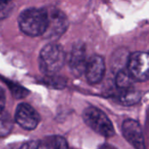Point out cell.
<instances>
[{"label":"cell","instance_id":"1","mask_svg":"<svg viewBox=\"0 0 149 149\" xmlns=\"http://www.w3.org/2000/svg\"><path fill=\"white\" fill-rule=\"evenodd\" d=\"M20 30L31 37L44 35L49 22L48 10L39 8H30L23 10L18 17Z\"/></svg>","mask_w":149,"mask_h":149},{"label":"cell","instance_id":"2","mask_svg":"<svg viewBox=\"0 0 149 149\" xmlns=\"http://www.w3.org/2000/svg\"><path fill=\"white\" fill-rule=\"evenodd\" d=\"M65 52L63 47L58 44H48L40 52L39 67L46 74H52L64 66Z\"/></svg>","mask_w":149,"mask_h":149},{"label":"cell","instance_id":"3","mask_svg":"<svg viewBox=\"0 0 149 149\" xmlns=\"http://www.w3.org/2000/svg\"><path fill=\"white\" fill-rule=\"evenodd\" d=\"M83 119L88 127L104 137L110 138L115 134L113 126L109 118L103 111L96 107L86 108L83 113Z\"/></svg>","mask_w":149,"mask_h":149},{"label":"cell","instance_id":"4","mask_svg":"<svg viewBox=\"0 0 149 149\" xmlns=\"http://www.w3.org/2000/svg\"><path fill=\"white\" fill-rule=\"evenodd\" d=\"M127 72L135 81H146L149 76L148 54L144 52H136L128 56Z\"/></svg>","mask_w":149,"mask_h":149},{"label":"cell","instance_id":"5","mask_svg":"<svg viewBox=\"0 0 149 149\" xmlns=\"http://www.w3.org/2000/svg\"><path fill=\"white\" fill-rule=\"evenodd\" d=\"M15 120L22 128L25 130H33L40 122V115L29 104L21 103L16 109Z\"/></svg>","mask_w":149,"mask_h":149},{"label":"cell","instance_id":"6","mask_svg":"<svg viewBox=\"0 0 149 149\" xmlns=\"http://www.w3.org/2000/svg\"><path fill=\"white\" fill-rule=\"evenodd\" d=\"M48 27L44 35L49 38L60 37L68 27L66 16L58 10H52L50 12L48 11Z\"/></svg>","mask_w":149,"mask_h":149},{"label":"cell","instance_id":"7","mask_svg":"<svg viewBox=\"0 0 149 149\" xmlns=\"http://www.w3.org/2000/svg\"><path fill=\"white\" fill-rule=\"evenodd\" d=\"M122 133L133 147L138 149L145 148L142 128L138 121L133 119L126 120L122 125Z\"/></svg>","mask_w":149,"mask_h":149},{"label":"cell","instance_id":"8","mask_svg":"<svg viewBox=\"0 0 149 149\" xmlns=\"http://www.w3.org/2000/svg\"><path fill=\"white\" fill-rule=\"evenodd\" d=\"M87 81L92 84L95 85L100 83L106 72V64L104 58L98 55L92 56L88 60H86L85 72Z\"/></svg>","mask_w":149,"mask_h":149},{"label":"cell","instance_id":"9","mask_svg":"<svg viewBox=\"0 0 149 149\" xmlns=\"http://www.w3.org/2000/svg\"><path fill=\"white\" fill-rule=\"evenodd\" d=\"M86 64V45L82 42H77L74 44L70 56L69 66L72 72L76 77H80L85 72Z\"/></svg>","mask_w":149,"mask_h":149},{"label":"cell","instance_id":"10","mask_svg":"<svg viewBox=\"0 0 149 149\" xmlns=\"http://www.w3.org/2000/svg\"><path fill=\"white\" fill-rule=\"evenodd\" d=\"M141 99V92L137 91L134 87L120 90V93L119 95V100L120 102L127 107L134 106L140 102Z\"/></svg>","mask_w":149,"mask_h":149},{"label":"cell","instance_id":"11","mask_svg":"<svg viewBox=\"0 0 149 149\" xmlns=\"http://www.w3.org/2000/svg\"><path fill=\"white\" fill-rule=\"evenodd\" d=\"M68 144L67 141L61 136L54 135L48 136L44 138L41 141H38V148H67Z\"/></svg>","mask_w":149,"mask_h":149},{"label":"cell","instance_id":"12","mask_svg":"<svg viewBox=\"0 0 149 149\" xmlns=\"http://www.w3.org/2000/svg\"><path fill=\"white\" fill-rule=\"evenodd\" d=\"M134 79L130 75V73L127 71L120 70L116 73L115 77V85L120 90H125L131 87H134Z\"/></svg>","mask_w":149,"mask_h":149},{"label":"cell","instance_id":"13","mask_svg":"<svg viewBox=\"0 0 149 149\" xmlns=\"http://www.w3.org/2000/svg\"><path fill=\"white\" fill-rule=\"evenodd\" d=\"M13 128V121L10 113L3 109L0 111V137L7 136Z\"/></svg>","mask_w":149,"mask_h":149},{"label":"cell","instance_id":"14","mask_svg":"<svg viewBox=\"0 0 149 149\" xmlns=\"http://www.w3.org/2000/svg\"><path fill=\"white\" fill-rule=\"evenodd\" d=\"M6 83L9 86V88L11 90L12 95L15 98H17V99H22V98H24V97H26L28 95L29 92L25 88H24V87L17 85L16 83L11 82V81H7Z\"/></svg>","mask_w":149,"mask_h":149},{"label":"cell","instance_id":"15","mask_svg":"<svg viewBox=\"0 0 149 149\" xmlns=\"http://www.w3.org/2000/svg\"><path fill=\"white\" fill-rule=\"evenodd\" d=\"M127 59H128V56L127 55L126 52H121L117 53V55H115L113 58L114 64H113L112 65L113 68L114 67V69L117 70V72L120 70H123L124 66L127 65Z\"/></svg>","mask_w":149,"mask_h":149},{"label":"cell","instance_id":"16","mask_svg":"<svg viewBox=\"0 0 149 149\" xmlns=\"http://www.w3.org/2000/svg\"><path fill=\"white\" fill-rule=\"evenodd\" d=\"M13 4L9 2H1L0 3V20L6 18L12 11Z\"/></svg>","mask_w":149,"mask_h":149},{"label":"cell","instance_id":"17","mask_svg":"<svg viewBox=\"0 0 149 149\" xmlns=\"http://www.w3.org/2000/svg\"><path fill=\"white\" fill-rule=\"evenodd\" d=\"M38 141H29L22 146V148H38Z\"/></svg>","mask_w":149,"mask_h":149},{"label":"cell","instance_id":"18","mask_svg":"<svg viewBox=\"0 0 149 149\" xmlns=\"http://www.w3.org/2000/svg\"><path fill=\"white\" fill-rule=\"evenodd\" d=\"M5 104V94L3 90L0 87V111L3 109Z\"/></svg>","mask_w":149,"mask_h":149},{"label":"cell","instance_id":"19","mask_svg":"<svg viewBox=\"0 0 149 149\" xmlns=\"http://www.w3.org/2000/svg\"><path fill=\"white\" fill-rule=\"evenodd\" d=\"M11 0H0V2H10Z\"/></svg>","mask_w":149,"mask_h":149}]
</instances>
